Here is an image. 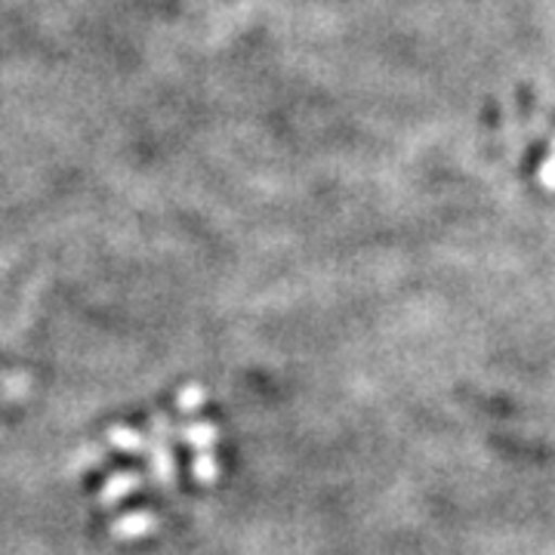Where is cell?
Here are the masks:
<instances>
[{
	"label": "cell",
	"instance_id": "obj_1",
	"mask_svg": "<svg viewBox=\"0 0 555 555\" xmlns=\"http://www.w3.org/2000/svg\"><path fill=\"white\" fill-rule=\"evenodd\" d=\"M152 438H149V456H152V478L158 481L160 488H177V456H173V433L167 416L158 414L152 420Z\"/></svg>",
	"mask_w": 555,
	"mask_h": 555
},
{
	"label": "cell",
	"instance_id": "obj_2",
	"mask_svg": "<svg viewBox=\"0 0 555 555\" xmlns=\"http://www.w3.org/2000/svg\"><path fill=\"white\" fill-rule=\"evenodd\" d=\"M160 528V518L149 509H137V513H124L112 525H108V534L115 540H142V537H152Z\"/></svg>",
	"mask_w": 555,
	"mask_h": 555
},
{
	"label": "cell",
	"instance_id": "obj_3",
	"mask_svg": "<svg viewBox=\"0 0 555 555\" xmlns=\"http://www.w3.org/2000/svg\"><path fill=\"white\" fill-rule=\"evenodd\" d=\"M142 485H145V476H139V473H130V469L115 473V476L102 485L100 506H105V509L118 506V503H124V500H127L130 494H137Z\"/></svg>",
	"mask_w": 555,
	"mask_h": 555
},
{
	"label": "cell",
	"instance_id": "obj_4",
	"mask_svg": "<svg viewBox=\"0 0 555 555\" xmlns=\"http://www.w3.org/2000/svg\"><path fill=\"white\" fill-rule=\"evenodd\" d=\"M182 441L192 448V454H207V451H214L219 441V426L217 423H210V420H189L185 426H182Z\"/></svg>",
	"mask_w": 555,
	"mask_h": 555
},
{
	"label": "cell",
	"instance_id": "obj_5",
	"mask_svg": "<svg viewBox=\"0 0 555 555\" xmlns=\"http://www.w3.org/2000/svg\"><path fill=\"white\" fill-rule=\"evenodd\" d=\"M105 438L120 454H149V438L142 436L139 429H133V426H112L105 433Z\"/></svg>",
	"mask_w": 555,
	"mask_h": 555
},
{
	"label": "cell",
	"instance_id": "obj_6",
	"mask_svg": "<svg viewBox=\"0 0 555 555\" xmlns=\"http://www.w3.org/2000/svg\"><path fill=\"white\" fill-rule=\"evenodd\" d=\"M192 476L198 485H217L219 481V460L214 451H207V454H195L192 456Z\"/></svg>",
	"mask_w": 555,
	"mask_h": 555
},
{
	"label": "cell",
	"instance_id": "obj_7",
	"mask_svg": "<svg viewBox=\"0 0 555 555\" xmlns=\"http://www.w3.org/2000/svg\"><path fill=\"white\" fill-rule=\"evenodd\" d=\"M204 401H207V389L204 386H198V383L182 386L177 396L179 414H198L201 408H204Z\"/></svg>",
	"mask_w": 555,
	"mask_h": 555
},
{
	"label": "cell",
	"instance_id": "obj_8",
	"mask_svg": "<svg viewBox=\"0 0 555 555\" xmlns=\"http://www.w3.org/2000/svg\"><path fill=\"white\" fill-rule=\"evenodd\" d=\"M537 179H540V185H543V189L555 192V155L540 164V173H537Z\"/></svg>",
	"mask_w": 555,
	"mask_h": 555
},
{
	"label": "cell",
	"instance_id": "obj_9",
	"mask_svg": "<svg viewBox=\"0 0 555 555\" xmlns=\"http://www.w3.org/2000/svg\"><path fill=\"white\" fill-rule=\"evenodd\" d=\"M553 155H555V139H553Z\"/></svg>",
	"mask_w": 555,
	"mask_h": 555
}]
</instances>
